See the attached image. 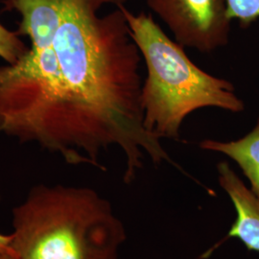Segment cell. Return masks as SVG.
<instances>
[{"mask_svg": "<svg viewBox=\"0 0 259 259\" xmlns=\"http://www.w3.org/2000/svg\"><path fill=\"white\" fill-rule=\"evenodd\" d=\"M104 4L62 0L55 34L30 40L17 63L0 66V134L103 171L101 152L117 146L125 184L135 181L145 155L185 172L143 125L142 57L122 8L99 17Z\"/></svg>", "mask_w": 259, "mask_h": 259, "instance_id": "cell-1", "label": "cell"}, {"mask_svg": "<svg viewBox=\"0 0 259 259\" xmlns=\"http://www.w3.org/2000/svg\"><path fill=\"white\" fill-rule=\"evenodd\" d=\"M12 214L19 259H118L127 239L111 203L88 187L37 185Z\"/></svg>", "mask_w": 259, "mask_h": 259, "instance_id": "cell-2", "label": "cell"}, {"mask_svg": "<svg viewBox=\"0 0 259 259\" xmlns=\"http://www.w3.org/2000/svg\"><path fill=\"white\" fill-rule=\"evenodd\" d=\"M120 7L147 68L140 93L145 129L158 139L180 140L185 118L200 109L244 111L245 103L232 83L195 65L151 15H136L125 5Z\"/></svg>", "mask_w": 259, "mask_h": 259, "instance_id": "cell-3", "label": "cell"}, {"mask_svg": "<svg viewBox=\"0 0 259 259\" xmlns=\"http://www.w3.org/2000/svg\"><path fill=\"white\" fill-rule=\"evenodd\" d=\"M182 47L211 53L230 41L227 0H146Z\"/></svg>", "mask_w": 259, "mask_h": 259, "instance_id": "cell-4", "label": "cell"}, {"mask_svg": "<svg viewBox=\"0 0 259 259\" xmlns=\"http://www.w3.org/2000/svg\"><path fill=\"white\" fill-rule=\"evenodd\" d=\"M218 182L236 211V219L223 239L237 238L247 250L259 252V203L228 161L217 164Z\"/></svg>", "mask_w": 259, "mask_h": 259, "instance_id": "cell-5", "label": "cell"}, {"mask_svg": "<svg viewBox=\"0 0 259 259\" xmlns=\"http://www.w3.org/2000/svg\"><path fill=\"white\" fill-rule=\"evenodd\" d=\"M199 146L232 159L248 179L250 191L259 203V118L251 131L241 139L231 141L204 139Z\"/></svg>", "mask_w": 259, "mask_h": 259, "instance_id": "cell-6", "label": "cell"}, {"mask_svg": "<svg viewBox=\"0 0 259 259\" xmlns=\"http://www.w3.org/2000/svg\"><path fill=\"white\" fill-rule=\"evenodd\" d=\"M19 37L17 31H10L0 23V58L7 65L17 63L29 49Z\"/></svg>", "mask_w": 259, "mask_h": 259, "instance_id": "cell-7", "label": "cell"}, {"mask_svg": "<svg viewBox=\"0 0 259 259\" xmlns=\"http://www.w3.org/2000/svg\"><path fill=\"white\" fill-rule=\"evenodd\" d=\"M228 17L242 28H249L259 19V0H227Z\"/></svg>", "mask_w": 259, "mask_h": 259, "instance_id": "cell-8", "label": "cell"}, {"mask_svg": "<svg viewBox=\"0 0 259 259\" xmlns=\"http://www.w3.org/2000/svg\"><path fill=\"white\" fill-rule=\"evenodd\" d=\"M11 241H12L11 234L5 235V234L0 233V255L3 253L12 251L11 250Z\"/></svg>", "mask_w": 259, "mask_h": 259, "instance_id": "cell-9", "label": "cell"}, {"mask_svg": "<svg viewBox=\"0 0 259 259\" xmlns=\"http://www.w3.org/2000/svg\"><path fill=\"white\" fill-rule=\"evenodd\" d=\"M130 0H106L107 4H113L115 5L116 7L117 6H121V5H124L125 3H127Z\"/></svg>", "mask_w": 259, "mask_h": 259, "instance_id": "cell-10", "label": "cell"}, {"mask_svg": "<svg viewBox=\"0 0 259 259\" xmlns=\"http://www.w3.org/2000/svg\"><path fill=\"white\" fill-rule=\"evenodd\" d=\"M0 259H19L12 251L3 253L0 255Z\"/></svg>", "mask_w": 259, "mask_h": 259, "instance_id": "cell-11", "label": "cell"}]
</instances>
